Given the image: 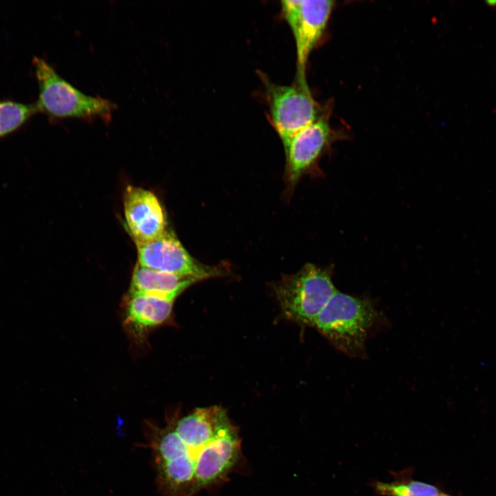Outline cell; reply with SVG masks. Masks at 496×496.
Instances as JSON below:
<instances>
[{"instance_id":"obj_8","label":"cell","mask_w":496,"mask_h":496,"mask_svg":"<svg viewBox=\"0 0 496 496\" xmlns=\"http://www.w3.org/2000/svg\"><path fill=\"white\" fill-rule=\"evenodd\" d=\"M123 207L127 226L136 245L152 240L167 229L164 209L149 190L128 185L124 192Z\"/></svg>"},{"instance_id":"obj_10","label":"cell","mask_w":496,"mask_h":496,"mask_svg":"<svg viewBox=\"0 0 496 496\" xmlns=\"http://www.w3.org/2000/svg\"><path fill=\"white\" fill-rule=\"evenodd\" d=\"M175 299L129 293L125 298V325L136 335L163 324L172 314Z\"/></svg>"},{"instance_id":"obj_3","label":"cell","mask_w":496,"mask_h":496,"mask_svg":"<svg viewBox=\"0 0 496 496\" xmlns=\"http://www.w3.org/2000/svg\"><path fill=\"white\" fill-rule=\"evenodd\" d=\"M378 317L368 300L336 291L313 326L342 352L360 357L365 353L366 338Z\"/></svg>"},{"instance_id":"obj_7","label":"cell","mask_w":496,"mask_h":496,"mask_svg":"<svg viewBox=\"0 0 496 496\" xmlns=\"http://www.w3.org/2000/svg\"><path fill=\"white\" fill-rule=\"evenodd\" d=\"M136 247L138 263L157 271L200 281L221 276L225 270L197 261L187 251L174 232L167 229L158 238Z\"/></svg>"},{"instance_id":"obj_12","label":"cell","mask_w":496,"mask_h":496,"mask_svg":"<svg viewBox=\"0 0 496 496\" xmlns=\"http://www.w3.org/2000/svg\"><path fill=\"white\" fill-rule=\"evenodd\" d=\"M373 486L380 496H436L440 493L433 484L412 479L408 472L396 473L393 481L376 482Z\"/></svg>"},{"instance_id":"obj_2","label":"cell","mask_w":496,"mask_h":496,"mask_svg":"<svg viewBox=\"0 0 496 496\" xmlns=\"http://www.w3.org/2000/svg\"><path fill=\"white\" fill-rule=\"evenodd\" d=\"M32 64L39 87L38 99L35 103L38 112L53 120H110L116 107L114 103L82 92L41 57L34 56Z\"/></svg>"},{"instance_id":"obj_14","label":"cell","mask_w":496,"mask_h":496,"mask_svg":"<svg viewBox=\"0 0 496 496\" xmlns=\"http://www.w3.org/2000/svg\"><path fill=\"white\" fill-rule=\"evenodd\" d=\"M436 496H452V495H448V494H446V493H440V492Z\"/></svg>"},{"instance_id":"obj_13","label":"cell","mask_w":496,"mask_h":496,"mask_svg":"<svg viewBox=\"0 0 496 496\" xmlns=\"http://www.w3.org/2000/svg\"><path fill=\"white\" fill-rule=\"evenodd\" d=\"M37 112L35 103L0 99V138L19 130Z\"/></svg>"},{"instance_id":"obj_4","label":"cell","mask_w":496,"mask_h":496,"mask_svg":"<svg viewBox=\"0 0 496 496\" xmlns=\"http://www.w3.org/2000/svg\"><path fill=\"white\" fill-rule=\"evenodd\" d=\"M336 291L329 272L312 264L285 277L275 287L276 298L287 317L310 326Z\"/></svg>"},{"instance_id":"obj_6","label":"cell","mask_w":496,"mask_h":496,"mask_svg":"<svg viewBox=\"0 0 496 496\" xmlns=\"http://www.w3.org/2000/svg\"><path fill=\"white\" fill-rule=\"evenodd\" d=\"M269 107V120L282 143L318 117V107L310 90L298 85H278L260 76Z\"/></svg>"},{"instance_id":"obj_1","label":"cell","mask_w":496,"mask_h":496,"mask_svg":"<svg viewBox=\"0 0 496 496\" xmlns=\"http://www.w3.org/2000/svg\"><path fill=\"white\" fill-rule=\"evenodd\" d=\"M162 496H195L227 479L241 455L236 426L220 406L198 408L163 427L147 424Z\"/></svg>"},{"instance_id":"obj_11","label":"cell","mask_w":496,"mask_h":496,"mask_svg":"<svg viewBox=\"0 0 496 496\" xmlns=\"http://www.w3.org/2000/svg\"><path fill=\"white\" fill-rule=\"evenodd\" d=\"M196 279L147 268L137 263L134 269L129 293L153 295L176 299Z\"/></svg>"},{"instance_id":"obj_9","label":"cell","mask_w":496,"mask_h":496,"mask_svg":"<svg viewBox=\"0 0 496 496\" xmlns=\"http://www.w3.org/2000/svg\"><path fill=\"white\" fill-rule=\"evenodd\" d=\"M327 120L318 117L283 143L286 154V178L293 187L314 164L331 137Z\"/></svg>"},{"instance_id":"obj_5","label":"cell","mask_w":496,"mask_h":496,"mask_svg":"<svg viewBox=\"0 0 496 496\" xmlns=\"http://www.w3.org/2000/svg\"><path fill=\"white\" fill-rule=\"evenodd\" d=\"M282 16L293 34L296 48L297 85L309 90L306 79L309 56L323 34L334 1L329 0H285Z\"/></svg>"}]
</instances>
